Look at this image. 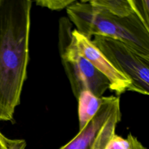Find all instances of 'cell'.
Listing matches in <instances>:
<instances>
[{
    "instance_id": "6da1fadb",
    "label": "cell",
    "mask_w": 149,
    "mask_h": 149,
    "mask_svg": "<svg viewBox=\"0 0 149 149\" xmlns=\"http://www.w3.org/2000/svg\"><path fill=\"white\" fill-rule=\"evenodd\" d=\"M32 1L0 0V121H12L27 78Z\"/></svg>"
},
{
    "instance_id": "7a4b0ae2",
    "label": "cell",
    "mask_w": 149,
    "mask_h": 149,
    "mask_svg": "<svg viewBox=\"0 0 149 149\" xmlns=\"http://www.w3.org/2000/svg\"><path fill=\"white\" fill-rule=\"evenodd\" d=\"M66 12L76 29L86 37L101 36L116 39L149 58V27L137 15L116 16L84 0L76 1Z\"/></svg>"
},
{
    "instance_id": "3957f363",
    "label": "cell",
    "mask_w": 149,
    "mask_h": 149,
    "mask_svg": "<svg viewBox=\"0 0 149 149\" xmlns=\"http://www.w3.org/2000/svg\"><path fill=\"white\" fill-rule=\"evenodd\" d=\"M59 29V49L61 62L77 100L81 92L88 90L98 97L109 87L108 80L79 51L72 37L69 19L61 18Z\"/></svg>"
},
{
    "instance_id": "277c9868",
    "label": "cell",
    "mask_w": 149,
    "mask_h": 149,
    "mask_svg": "<svg viewBox=\"0 0 149 149\" xmlns=\"http://www.w3.org/2000/svg\"><path fill=\"white\" fill-rule=\"evenodd\" d=\"M95 46L111 63L132 81L129 91L149 94V58L136 52L122 41L111 37L94 36Z\"/></svg>"
},
{
    "instance_id": "5b68a950",
    "label": "cell",
    "mask_w": 149,
    "mask_h": 149,
    "mask_svg": "<svg viewBox=\"0 0 149 149\" xmlns=\"http://www.w3.org/2000/svg\"><path fill=\"white\" fill-rule=\"evenodd\" d=\"M101 105L91 119L78 133L59 149H107L122 113L119 97H102Z\"/></svg>"
},
{
    "instance_id": "8992f818",
    "label": "cell",
    "mask_w": 149,
    "mask_h": 149,
    "mask_svg": "<svg viewBox=\"0 0 149 149\" xmlns=\"http://www.w3.org/2000/svg\"><path fill=\"white\" fill-rule=\"evenodd\" d=\"M73 41L79 52L89 61L109 82V87L117 95L129 91L132 85L131 80L118 70L93 43L91 39L79 32L76 29L72 31Z\"/></svg>"
},
{
    "instance_id": "52a82bcc",
    "label": "cell",
    "mask_w": 149,
    "mask_h": 149,
    "mask_svg": "<svg viewBox=\"0 0 149 149\" xmlns=\"http://www.w3.org/2000/svg\"><path fill=\"white\" fill-rule=\"evenodd\" d=\"M79 130H81L95 115L102 103V97H98L88 90L81 92L78 98Z\"/></svg>"
},
{
    "instance_id": "ba28073f",
    "label": "cell",
    "mask_w": 149,
    "mask_h": 149,
    "mask_svg": "<svg viewBox=\"0 0 149 149\" xmlns=\"http://www.w3.org/2000/svg\"><path fill=\"white\" fill-rule=\"evenodd\" d=\"M88 2L116 16L125 17L136 14L133 0H90Z\"/></svg>"
},
{
    "instance_id": "9c48e42d",
    "label": "cell",
    "mask_w": 149,
    "mask_h": 149,
    "mask_svg": "<svg viewBox=\"0 0 149 149\" xmlns=\"http://www.w3.org/2000/svg\"><path fill=\"white\" fill-rule=\"evenodd\" d=\"M75 1V0H41L36 1V3L38 6L45 7L51 10H60L67 8Z\"/></svg>"
},
{
    "instance_id": "30bf717a",
    "label": "cell",
    "mask_w": 149,
    "mask_h": 149,
    "mask_svg": "<svg viewBox=\"0 0 149 149\" xmlns=\"http://www.w3.org/2000/svg\"><path fill=\"white\" fill-rule=\"evenodd\" d=\"M107 149H130L128 139H124L116 133L111 139Z\"/></svg>"
},
{
    "instance_id": "8fae6325",
    "label": "cell",
    "mask_w": 149,
    "mask_h": 149,
    "mask_svg": "<svg viewBox=\"0 0 149 149\" xmlns=\"http://www.w3.org/2000/svg\"><path fill=\"white\" fill-rule=\"evenodd\" d=\"M127 139L130 143V149H147L137 139V138L134 136L131 133H129L127 134Z\"/></svg>"
},
{
    "instance_id": "7c38bea8",
    "label": "cell",
    "mask_w": 149,
    "mask_h": 149,
    "mask_svg": "<svg viewBox=\"0 0 149 149\" xmlns=\"http://www.w3.org/2000/svg\"><path fill=\"white\" fill-rule=\"evenodd\" d=\"M26 141L24 139H10L8 149H25Z\"/></svg>"
},
{
    "instance_id": "4fadbf2b",
    "label": "cell",
    "mask_w": 149,
    "mask_h": 149,
    "mask_svg": "<svg viewBox=\"0 0 149 149\" xmlns=\"http://www.w3.org/2000/svg\"><path fill=\"white\" fill-rule=\"evenodd\" d=\"M10 141V139L5 137L0 132V149H8Z\"/></svg>"
}]
</instances>
